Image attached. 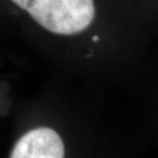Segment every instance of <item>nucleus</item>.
<instances>
[{
  "instance_id": "1",
  "label": "nucleus",
  "mask_w": 158,
  "mask_h": 158,
  "mask_svg": "<svg viewBox=\"0 0 158 158\" xmlns=\"http://www.w3.org/2000/svg\"><path fill=\"white\" fill-rule=\"evenodd\" d=\"M46 31L59 36L85 32L95 19L94 0H11Z\"/></svg>"
},
{
  "instance_id": "2",
  "label": "nucleus",
  "mask_w": 158,
  "mask_h": 158,
  "mask_svg": "<svg viewBox=\"0 0 158 158\" xmlns=\"http://www.w3.org/2000/svg\"><path fill=\"white\" fill-rule=\"evenodd\" d=\"M9 158H65V145L54 129L40 127L19 138Z\"/></svg>"
}]
</instances>
